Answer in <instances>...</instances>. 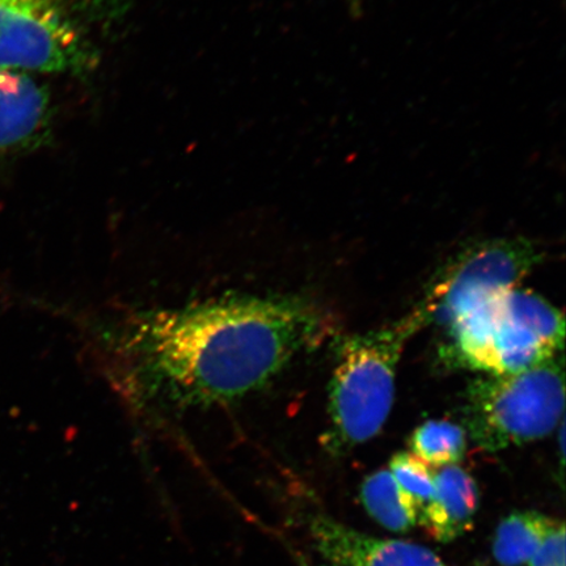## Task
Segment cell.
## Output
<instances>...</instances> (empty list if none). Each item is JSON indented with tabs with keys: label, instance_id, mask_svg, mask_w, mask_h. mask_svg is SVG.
Listing matches in <instances>:
<instances>
[{
	"label": "cell",
	"instance_id": "obj_7",
	"mask_svg": "<svg viewBox=\"0 0 566 566\" xmlns=\"http://www.w3.org/2000/svg\"><path fill=\"white\" fill-rule=\"evenodd\" d=\"M311 533L318 552L337 566H448L419 544L377 539L325 516L315 520Z\"/></svg>",
	"mask_w": 566,
	"mask_h": 566
},
{
	"label": "cell",
	"instance_id": "obj_9",
	"mask_svg": "<svg viewBox=\"0 0 566 566\" xmlns=\"http://www.w3.org/2000/svg\"><path fill=\"white\" fill-rule=\"evenodd\" d=\"M478 509L475 480L458 465H446L436 473V493L419 520L433 539L450 543L469 533Z\"/></svg>",
	"mask_w": 566,
	"mask_h": 566
},
{
	"label": "cell",
	"instance_id": "obj_4",
	"mask_svg": "<svg viewBox=\"0 0 566 566\" xmlns=\"http://www.w3.org/2000/svg\"><path fill=\"white\" fill-rule=\"evenodd\" d=\"M564 364L556 356L527 370L473 381L463 416L481 449L500 451L549 436L564 420Z\"/></svg>",
	"mask_w": 566,
	"mask_h": 566
},
{
	"label": "cell",
	"instance_id": "obj_13",
	"mask_svg": "<svg viewBox=\"0 0 566 566\" xmlns=\"http://www.w3.org/2000/svg\"><path fill=\"white\" fill-rule=\"evenodd\" d=\"M389 472L417 507L422 509L436 493V473L412 452H400L391 459Z\"/></svg>",
	"mask_w": 566,
	"mask_h": 566
},
{
	"label": "cell",
	"instance_id": "obj_1",
	"mask_svg": "<svg viewBox=\"0 0 566 566\" xmlns=\"http://www.w3.org/2000/svg\"><path fill=\"white\" fill-rule=\"evenodd\" d=\"M329 331L328 315L306 296L229 294L136 313L102 336L130 399L184 410L256 392Z\"/></svg>",
	"mask_w": 566,
	"mask_h": 566
},
{
	"label": "cell",
	"instance_id": "obj_2",
	"mask_svg": "<svg viewBox=\"0 0 566 566\" xmlns=\"http://www.w3.org/2000/svg\"><path fill=\"white\" fill-rule=\"evenodd\" d=\"M423 325L427 317L416 307L398 322L346 337L338 345L324 440L332 454H345L373 440L384 428L394 405L401 354Z\"/></svg>",
	"mask_w": 566,
	"mask_h": 566
},
{
	"label": "cell",
	"instance_id": "obj_11",
	"mask_svg": "<svg viewBox=\"0 0 566 566\" xmlns=\"http://www.w3.org/2000/svg\"><path fill=\"white\" fill-rule=\"evenodd\" d=\"M360 500L371 518L392 533H407L419 522L420 509L388 470L374 472L364 481Z\"/></svg>",
	"mask_w": 566,
	"mask_h": 566
},
{
	"label": "cell",
	"instance_id": "obj_5",
	"mask_svg": "<svg viewBox=\"0 0 566 566\" xmlns=\"http://www.w3.org/2000/svg\"><path fill=\"white\" fill-rule=\"evenodd\" d=\"M542 259L539 247L526 238L480 240L450 260L417 307L427 324L449 332L495 295L515 289Z\"/></svg>",
	"mask_w": 566,
	"mask_h": 566
},
{
	"label": "cell",
	"instance_id": "obj_10",
	"mask_svg": "<svg viewBox=\"0 0 566 566\" xmlns=\"http://www.w3.org/2000/svg\"><path fill=\"white\" fill-rule=\"evenodd\" d=\"M558 523L534 511H520L505 516L495 530L494 560L501 566H522L528 563L537 547Z\"/></svg>",
	"mask_w": 566,
	"mask_h": 566
},
{
	"label": "cell",
	"instance_id": "obj_3",
	"mask_svg": "<svg viewBox=\"0 0 566 566\" xmlns=\"http://www.w3.org/2000/svg\"><path fill=\"white\" fill-rule=\"evenodd\" d=\"M446 363L490 375L530 369L564 348V316L530 290L495 295L448 332Z\"/></svg>",
	"mask_w": 566,
	"mask_h": 566
},
{
	"label": "cell",
	"instance_id": "obj_12",
	"mask_svg": "<svg viewBox=\"0 0 566 566\" xmlns=\"http://www.w3.org/2000/svg\"><path fill=\"white\" fill-rule=\"evenodd\" d=\"M412 454L429 465H455L465 454V431L446 420L428 421L410 437Z\"/></svg>",
	"mask_w": 566,
	"mask_h": 566
},
{
	"label": "cell",
	"instance_id": "obj_14",
	"mask_svg": "<svg viewBox=\"0 0 566 566\" xmlns=\"http://www.w3.org/2000/svg\"><path fill=\"white\" fill-rule=\"evenodd\" d=\"M528 566H565V526L560 522L544 537L541 546L531 556Z\"/></svg>",
	"mask_w": 566,
	"mask_h": 566
},
{
	"label": "cell",
	"instance_id": "obj_6",
	"mask_svg": "<svg viewBox=\"0 0 566 566\" xmlns=\"http://www.w3.org/2000/svg\"><path fill=\"white\" fill-rule=\"evenodd\" d=\"M94 49L63 0H0V69L83 73Z\"/></svg>",
	"mask_w": 566,
	"mask_h": 566
},
{
	"label": "cell",
	"instance_id": "obj_8",
	"mask_svg": "<svg viewBox=\"0 0 566 566\" xmlns=\"http://www.w3.org/2000/svg\"><path fill=\"white\" fill-rule=\"evenodd\" d=\"M51 102L25 73L0 69V155L24 150L45 136Z\"/></svg>",
	"mask_w": 566,
	"mask_h": 566
}]
</instances>
